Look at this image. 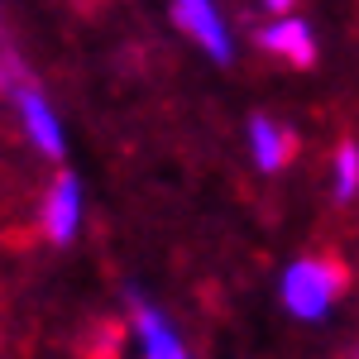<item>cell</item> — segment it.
<instances>
[{"mask_svg":"<svg viewBox=\"0 0 359 359\" xmlns=\"http://www.w3.org/2000/svg\"><path fill=\"white\" fill-rule=\"evenodd\" d=\"M10 106H15V115H20V130H25V139L34 144V154L57 163V158L67 154V130H62V115L53 111V101H48L34 82H25L15 96H10Z\"/></svg>","mask_w":359,"mask_h":359,"instance_id":"obj_3","label":"cell"},{"mask_svg":"<svg viewBox=\"0 0 359 359\" xmlns=\"http://www.w3.org/2000/svg\"><path fill=\"white\" fill-rule=\"evenodd\" d=\"M249 158L259 172H283L292 163V130L278 125L273 115H254L249 120Z\"/></svg>","mask_w":359,"mask_h":359,"instance_id":"obj_7","label":"cell"},{"mask_svg":"<svg viewBox=\"0 0 359 359\" xmlns=\"http://www.w3.org/2000/svg\"><path fill=\"white\" fill-rule=\"evenodd\" d=\"M331 196L340 206H350L359 196V144L355 139H345V144L335 149V158H331Z\"/></svg>","mask_w":359,"mask_h":359,"instance_id":"obj_8","label":"cell"},{"mask_svg":"<svg viewBox=\"0 0 359 359\" xmlns=\"http://www.w3.org/2000/svg\"><path fill=\"white\" fill-rule=\"evenodd\" d=\"M25 82H29V77H25V67H20V57L10 53V48H0V96L10 101Z\"/></svg>","mask_w":359,"mask_h":359,"instance_id":"obj_9","label":"cell"},{"mask_svg":"<svg viewBox=\"0 0 359 359\" xmlns=\"http://www.w3.org/2000/svg\"><path fill=\"white\" fill-rule=\"evenodd\" d=\"M82 221H86L82 177L62 168L53 182L43 187V196H39V230H43V240H48V245H72V240H77V230H82Z\"/></svg>","mask_w":359,"mask_h":359,"instance_id":"obj_2","label":"cell"},{"mask_svg":"<svg viewBox=\"0 0 359 359\" xmlns=\"http://www.w3.org/2000/svg\"><path fill=\"white\" fill-rule=\"evenodd\" d=\"M259 48L292 62V67H311L316 62V29L306 25L302 15H273L259 29Z\"/></svg>","mask_w":359,"mask_h":359,"instance_id":"obj_6","label":"cell"},{"mask_svg":"<svg viewBox=\"0 0 359 359\" xmlns=\"http://www.w3.org/2000/svg\"><path fill=\"white\" fill-rule=\"evenodd\" d=\"M0 39H5V15H0Z\"/></svg>","mask_w":359,"mask_h":359,"instance_id":"obj_11","label":"cell"},{"mask_svg":"<svg viewBox=\"0 0 359 359\" xmlns=\"http://www.w3.org/2000/svg\"><path fill=\"white\" fill-rule=\"evenodd\" d=\"M172 20L182 25V34L211 62H230L235 57V39H230V25H225L216 0H172Z\"/></svg>","mask_w":359,"mask_h":359,"instance_id":"obj_5","label":"cell"},{"mask_svg":"<svg viewBox=\"0 0 359 359\" xmlns=\"http://www.w3.org/2000/svg\"><path fill=\"white\" fill-rule=\"evenodd\" d=\"M130 335H135L139 359H192L187 340L172 326V316L163 306L144 302V297H130Z\"/></svg>","mask_w":359,"mask_h":359,"instance_id":"obj_4","label":"cell"},{"mask_svg":"<svg viewBox=\"0 0 359 359\" xmlns=\"http://www.w3.org/2000/svg\"><path fill=\"white\" fill-rule=\"evenodd\" d=\"M345 287H350V273H345L340 259H331V254H302L278 278V302L297 321H326L340 306Z\"/></svg>","mask_w":359,"mask_h":359,"instance_id":"obj_1","label":"cell"},{"mask_svg":"<svg viewBox=\"0 0 359 359\" xmlns=\"http://www.w3.org/2000/svg\"><path fill=\"white\" fill-rule=\"evenodd\" d=\"M292 5H297V0H264V10H269V20H273V15H292Z\"/></svg>","mask_w":359,"mask_h":359,"instance_id":"obj_10","label":"cell"}]
</instances>
